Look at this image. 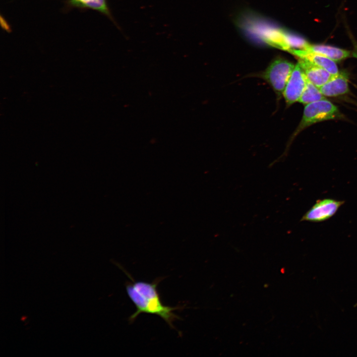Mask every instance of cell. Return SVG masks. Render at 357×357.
Listing matches in <instances>:
<instances>
[{"instance_id":"cell-1","label":"cell","mask_w":357,"mask_h":357,"mask_svg":"<svg viewBox=\"0 0 357 357\" xmlns=\"http://www.w3.org/2000/svg\"><path fill=\"white\" fill-rule=\"evenodd\" d=\"M129 276L131 282L125 285L128 298L136 307V311L129 317L132 323L141 313L157 315L162 318L172 328L175 329L173 322L179 317L174 311L183 308L182 306L172 307L164 304L161 301L157 286L162 279L157 278L151 283L134 281Z\"/></svg>"},{"instance_id":"cell-2","label":"cell","mask_w":357,"mask_h":357,"mask_svg":"<svg viewBox=\"0 0 357 357\" xmlns=\"http://www.w3.org/2000/svg\"><path fill=\"white\" fill-rule=\"evenodd\" d=\"M341 116L338 108L325 99L305 105L302 119L292 139L303 129L312 124L337 119Z\"/></svg>"},{"instance_id":"cell-3","label":"cell","mask_w":357,"mask_h":357,"mask_svg":"<svg viewBox=\"0 0 357 357\" xmlns=\"http://www.w3.org/2000/svg\"><path fill=\"white\" fill-rule=\"evenodd\" d=\"M295 66L288 60L277 59L273 60L259 76L270 85L279 99L283 95Z\"/></svg>"},{"instance_id":"cell-4","label":"cell","mask_w":357,"mask_h":357,"mask_svg":"<svg viewBox=\"0 0 357 357\" xmlns=\"http://www.w3.org/2000/svg\"><path fill=\"white\" fill-rule=\"evenodd\" d=\"M345 201L333 198L319 199L301 217L300 221L322 222L332 217Z\"/></svg>"},{"instance_id":"cell-5","label":"cell","mask_w":357,"mask_h":357,"mask_svg":"<svg viewBox=\"0 0 357 357\" xmlns=\"http://www.w3.org/2000/svg\"><path fill=\"white\" fill-rule=\"evenodd\" d=\"M307 80L303 69L300 64L297 63L283 93L287 107L299 101L305 88Z\"/></svg>"},{"instance_id":"cell-6","label":"cell","mask_w":357,"mask_h":357,"mask_svg":"<svg viewBox=\"0 0 357 357\" xmlns=\"http://www.w3.org/2000/svg\"><path fill=\"white\" fill-rule=\"evenodd\" d=\"M319 90L324 96L336 97L349 92L348 75L345 72H339L332 75Z\"/></svg>"},{"instance_id":"cell-7","label":"cell","mask_w":357,"mask_h":357,"mask_svg":"<svg viewBox=\"0 0 357 357\" xmlns=\"http://www.w3.org/2000/svg\"><path fill=\"white\" fill-rule=\"evenodd\" d=\"M290 52L300 59L306 60L314 65L326 69L332 75L339 72L336 62L322 55L305 50L292 49Z\"/></svg>"},{"instance_id":"cell-8","label":"cell","mask_w":357,"mask_h":357,"mask_svg":"<svg viewBox=\"0 0 357 357\" xmlns=\"http://www.w3.org/2000/svg\"><path fill=\"white\" fill-rule=\"evenodd\" d=\"M67 8L92 9L108 17L119 28L110 10L107 0H66Z\"/></svg>"},{"instance_id":"cell-9","label":"cell","mask_w":357,"mask_h":357,"mask_svg":"<svg viewBox=\"0 0 357 357\" xmlns=\"http://www.w3.org/2000/svg\"><path fill=\"white\" fill-rule=\"evenodd\" d=\"M298 63L303 69L307 79L318 88L327 82L332 75L326 69L306 60L299 59Z\"/></svg>"},{"instance_id":"cell-10","label":"cell","mask_w":357,"mask_h":357,"mask_svg":"<svg viewBox=\"0 0 357 357\" xmlns=\"http://www.w3.org/2000/svg\"><path fill=\"white\" fill-rule=\"evenodd\" d=\"M305 50L322 55L335 62L344 60L351 55V53L348 50L323 45L309 44Z\"/></svg>"},{"instance_id":"cell-11","label":"cell","mask_w":357,"mask_h":357,"mask_svg":"<svg viewBox=\"0 0 357 357\" xmlns=\"http://www.w3.org/2000/svg\"><path fill=\"white\" fill-rule=\"evenodd\" d=\"M324 99V96L319 88L307 79L305 88L298 102L307 105Z\"/></svg>"},{"instance_id":"cell-12","label":"cell","mask_w":357,"mask_h":357,"mask_svg":"<svg viewBox=\"0 0 357 357\" xmlns=\"http://www.w3.org/2000/svg\"><path fill=\"white\" fill-rule=\"evenodd\" d=\"M354 49L352 53V55L353 57L357 58V44L354 42Z\"/></svg>"}]
</instances>
